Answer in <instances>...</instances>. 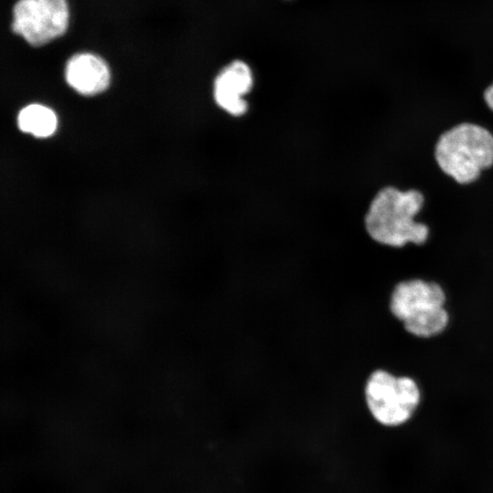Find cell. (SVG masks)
<instances>
[{
	"label": "cell",
	"mask_w": 493,
	"mask_h": 493,
	"mask_svg": "<svg viewBox=\"0 0 493 493\" xmlns=\"http://www.w3.org/2000/svg\"><path fill=\"white\" fill-rule=\"evenodd\" d=\"M423 204L424 196L417 190L404 192L392 186L380 190L365 216L368 234L378 243L391 246H403L409 242L424 244L428 227L414 221Z\"/></svg>",
	"instance_id": "obj_1"
},
{
	"label": "cell",
	"mask_w": 493,
	"mask_h": 493,
	"mask_svg": "<svg viewBox=\"0 0 493 493\" xmlns=\"http://www.w3.org/2000/svg\"><path fill=\"white\" fill-rule=\"evenodd\" d=\"M446 297L439 285L421 279L399 283L393 289L390 309L410 333L431 337L444 330L448 314Z\"/></svg>",
	"instance_id": "obj_3"
},
{
	"label": "cell",
	"mask_w": 493,
	"mask_h": 493,
	"mask_svg": "<svg viewBox=\"0 0 493 493\" xmlns=\"http://www.w3.org/2000/svg\"><path fill=\"white\" fill-rule=\"evenodd\" d=\"M435 158L446 174L459 184H469L493 165V135L477 124H458L439 137Z\"/></svg>",
	"instance_id": "obj_2"
},
{
	"label": "cell",
	"mask_w": 493,
	"mask_h": 493,
	"mask_svg": "<svg viewBox=\"0 0 493 493\" xmlns=\"http://www.w3.org/2000/svg\"><path fill=\"white\" fill-rule=\"evenodd\" d=\"M484 100L488 108L493 110V83L484 91Z\"/></svg>",
	"instance_id": "obj_9"
},
{
	"label": "cell",
	"mask_w": 493,
	"mask_h": 493,
	"mask_svg": "<svg viewBox=\"0 0 493 493\" xmlns=\"http://www.w3.org/2000/svg\"><path fill=\"white\" fill-rule=\"evenodd\" d=\"M365 399L370 413L386 426L400 425L414 414L420 392L414 380L397 377L388 372H373L365 385Z\"/></svg>",
	"instance_id": "obj_4"
},
{
	"label": "cell",
	"mask_w": 493,
	"mask_h": 493,
	"mask_svg": "<svg viewBox=\"0 0 493 493\" xmlns=\"http://www.w3.org/2000/svg\"><path fill=\"white\" fill-rule=\"evenodd\" d=\"M65 79L68 86L78 93L92 96L109 87L110 71L100 57L82 52L71 56L67 61Z\"/></svg>",
	"instance_id": "obj_7"
},
{
	"label": "cell",
	"mask_w": 493,
	"mask_h": 493,
	"mask_svg": "<svg viewBox=\"0 0 493 493\" xmlns=\"http://www.w3.org/2000/svg\"><path fill=\"white\" fill-rule=\"evenodd\" d=\"M17 124L22 131L43 138L55 132L58 119L51 109L41 104H30L20 110Z\"/></svg>",
	"instance_id": "obj_8"
},
{
	"label": "cell",
	"mask_w": 493,
	"mask_h": 493,
	"mask_svg": "<svg viewBox=\"0 0 493 493\" xmlns=\"http://www.w3.org/2000/svg\"><path fill=\"white\" fill-rule=\"evenodd\" d=\"M254 84L251 67L242 59L227 63L216 75L214 81V99L216 104L234 116H240L247 110L244 99Z\"/></svg>",
	"instance_id": "obj_6"
},
{
	"label": "cell",
	"mask_w": 493,
	"mask_h": 493,
	"mask_svg": "<svg viewBox=\"0 0 493 493\" xmlns=\"http://www.w3.org/2000/svg\"><path fill=\"white\" fill-rule=\"evenodd\" d=\"M68 19L67 0H17L11 29L30 46L41 47L64 35Z\"/></svg>",
	"instance_id": "obj_5"
}]
</instances>
